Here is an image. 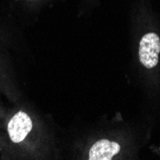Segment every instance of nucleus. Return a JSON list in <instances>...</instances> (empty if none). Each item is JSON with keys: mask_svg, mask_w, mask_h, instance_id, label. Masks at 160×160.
I'll list each match as a JSON object with an SVG mask.
<instances>
[{"mask_svg": "<svg viewBox=\"0 0 160 160\" xmlns=\"http://www.w3.org/2000/svg\"><path fill=\"white\" fill-rule=\"evenodd\" d=\"M139 60L146 68H153L157 65L160 53V38L156 33L145 34L140 39Z\"/></svg>", "mask_w": 160, "mask_h": 160, "instance_id": "nucleus-1", "label": "nucleus"}, {"mask_svg": "<svg viewBox=\"0 0 160 160\" xmlns=\"http://www.w3.org/2000/svg\"><path fill=\"white\" fill-rule=\"evenodd\" d=\"M121 151V146L114 141L101 139L95 142L89 149L87 159L90 160H110Z\"/></svg>", "mask_w": 160, "mask_h": 160, "instance_id": "nucleus-3", "label": "nucleus"}, {"mask_svg": "<svg viewBox=\"0 0 160 160\" xmlns=\"http://www.w3.org/2000/svg\"><path fill=\"white\" fill-rule=\"evenodd\" d=\"M32 119L26 112L18 111L8 124V132L13 143L22 142L32 130Z\"/></svg>", "mask_w": 160, "mask_h": 160, "instance_id": "nucleus-2", "label": "nucleus"}]
</instances>
